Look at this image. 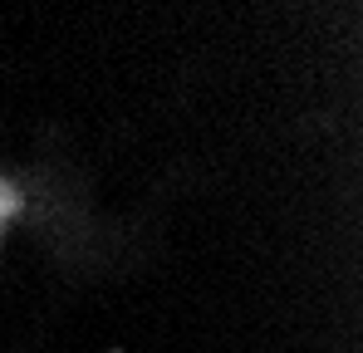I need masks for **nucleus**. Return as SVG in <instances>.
Listing matches in <instances>:
<instances>
[{
    "mask_svg": "<svg viewBox=\"0 0 363 353\" xmlns=\"http://www.w3.org/2000/svg\"><path fill=\"white\" fill-rule=\"evenodd\" d=\"M15 211H20V191H15L10 181H0V226H5Z\"/></svg>",
    "mask_w": 363,
    "mask_h": 353,
    "instance_id": "1",
    "label": "nucleus"
}]
</instances>
